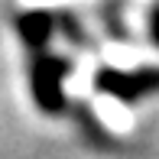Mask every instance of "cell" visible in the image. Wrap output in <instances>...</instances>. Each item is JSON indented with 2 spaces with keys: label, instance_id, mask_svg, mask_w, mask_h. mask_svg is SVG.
<instances>
[{
  "label": "cell",
  "instance_id": "2",
  "mask_svg": "<svg viewBox=\"0 0 159 159\" xmlns=\"http://www.w3.org/2000/svg\"><path fill=\"white\" fill-rule=\"evenodd\" d=\"M149 36H153V39L159 42V3L153 7V10H149Z\"/></svg>",
  "mask_w": 159,
  "mask_h": 159
},
{
  "label": "cell",
  "instance_id": "1",
  "mask_svg": "<svg viewBox=\"0 0 159 159\" xmlns=\"http://www.w3.org/2000/svg\"><path fill=\"white\" fill-rule=\"evenodd\" d=\"M98 84L114 91V94H120V98H136L140 91H156L159 88V68L130 71V75H124V71H104V78H98Z\"/></svg>",
  "mask_w": 159,
  "mask_h": 159
}]
</instances>
